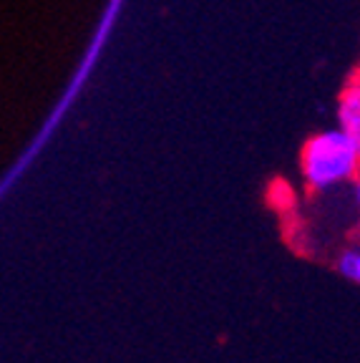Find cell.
<instances>
[{"label":"cell","mask_w":360,"mask_h":363,"mask_svg":"<svg viewBox=\"0 0 360 363\" xmlns=\"http://www.w3.org/2000/svg\"><path fill=\"white\" fill-rule=\"evenodd\" d=\"M335 270H338L348 283L360 285V245L340 252L338 260H335Z\"/></svg>","instance_id":"3"},{"label":"cell","mask_w":360,"mask_h":363,"mask_svg":"<svg viewBox=\"0 0 360 363\" xmlns=\"http://www.w3.org/2000/svg\"><path fill=\"white\" fill-rule=\"evenodd\" d=\"M338 124V129H343L353 139V144L360 152V71H355L340 91Z\"/></svg>","instance_id":"2"},{"label":"cell","mask_w":360,"mask_h":363,"mask_svg":"<svg viewBox=\"0 0 360 363\" xmlns=\"http://www.w3.org/2000/svg\"><path fill=\"white\" fill-rule=\"evenodd\" d=\"M300 172L313 192H327L360 177V152L343 129L320 131L303 144Z\"/></svg>","instance_id":"1"},{"label":"cell","mask_w":360,"mask_h":363,"mask_svg":"<svg viewBox=\"0 0 360 363\" xmlns=\"http://www.w3.org/2000/svg\"><path fill=\"white\" fill-rule=\"evenodd\" d=\"M355 204H358V212H360V177L355 179Z\"/></svg>","instance_id":"4"}]
</instances>
